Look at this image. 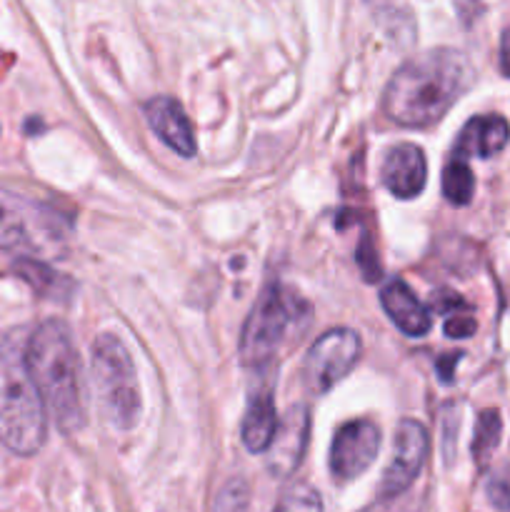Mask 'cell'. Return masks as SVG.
Segmentation results:
<instances>
[{
    "mask_svg": "<svg viewBox=\"0 0 510 512\" xmlns=\"http://www.w3.org/2000/svg\"><path fill=\"white\" fill-rule=\"evenodd\" d=\"M473 68L453 48H435L400 65L383 93V110L403 128L435 125L468 90Z\"/></svg>",
    "mask_w": 510,
    "mask_h": 512,
    "instance_id": "cell-1",
    "label": "cell"
},
{
    "mask_svg": "<svg viewBox=\"0 0 510 512\" xmlns=\"http://www.w3.org/2000/svg\"><path fill=\"white\" fill-rule=\"evenodd\" d=\"M25 365L60 433H78L85 425V388L68 325L43 320L25 343Z\"/></svg>",
    "mask_w": 510,
    "mask_h": 512,
    "instance_id": "cell-2",
    "label": "cell"
},
{
    "mask_svg": "<svg viewBox=\"0 0 510 512\" xmlns=\"http://www.w3.org/2000/svg\"><path fill=\"white\" fill-rule=\"evenodd\" d=\"M23 330L0 340V443L15 455H35L45 443V403L25 365Z\"/></svg>",
    "mask_w": 510,
    "mask_h": 512,
    "instance_id": "cell-3",
    "label": "cell"
},
{
    "mask_svg": "<svg viewBox=\"0 0 510 512\" xmlns=\"http://www.w3.org/2000/svg\"><path fill=\"white\" fill-rule=\"evenodd\" d=\"M93 388L105 423L115 430H133L140 420L138 375L130 353L115 335L100 333L93 340Z\"/></svg>",
    "mask_w": 510,
    "mask_h": 512,
    "instance_id": "cell-4",
    "label": "cell"
},
{
    "mask_svg": "<svg viewBox=\"0 0 510 512\" xmlns=\"http://www.w3.org/2000/svg\"><path fill=\"white\" fill-rule=\"evenodd\" d=\"M293 318V300L285 295L278 280H270L245 320L243 335H240V363L245 368H265L278 353Z\"/></svg>",
    "mask_w": 510,
    "mask_h": 512,
    "instance_id": "cell-5",
    "label": "cell"
},
{
    "mask_svg": "<svg viewBox=\"0 0 510 512\" xmlns=\"http://www.w3.org/2000/svg\"><path fill=\"white\" fill-rule=\"evenodd\" d=\"M60 240V218L45 205L0 188V248L48 250Z\"/></svg>",
    "mask_w": 510,
    "mask_h": 512,
    "instance_id": "cell-6",
    "label": "cell"
},
{
    "mask_svg": "<svg viewBox=\"0 0 510 512\" xmlns=\"http://www.w3.org/2000/svg\"><path fill=\"white\" fill-rule=\"evenodd\" d=\"M363 355V340L355 330L335 328L310 345L303 360V385L310 395H325L348 378Z\"/></svg>",
    "mask_w": 510,
    "mask_h": 512,
    "instance_id": "cell-7",
    "label": "cell"
},
{
    "mask_svg": "<svg viewBox=\"0 0 510 512\" xmlns=\"http://www.w3.org/2000/svg\"><path fill=\"white\" fill-rule=\"evenodd\" d=\"M380 450V428L373 420H350L340 425L330 445V475L348 483L373 465Z\"/></svg>",
    "mask_w": 510,
    "mask_h": 512,
    "instance_id": "cell-8",
    "label": "cell"
},
{
    "mask_svg": "<svg viewBox=\"0 0 510 512\" xmlns=\"http://www.w3.org/2000/svg\"><path fill=\"white\" fill-rule=\"evenodd\" d=\"M428 450V430L418 420H400L398 430H395L393 460H390L388 470L383 475V483H380V500L398 498L400 493H405L413 485V480L423 470Z\"/></svg>",
    "mask_w": 510,
    "mask_h": 512,
    "instance_id": "cell-9",
    "label": "cell"
},
{
    "mask_svg": "<svg viewBox=\"0 0 510 512\" xmlns=\"http://www.w3.org/2000/svg\"><path fill=\"white\" fill-rule=\"evenodd\" d=\"M310 438V410L308 405H293L278 423L273 443L268 448V470L275 478L285 480L300 468Z\"/></svg>",
    "mask_w": 510,
    "mask_h": 512,
    "instance_id": "cell-10",
    "label": "cell"
},
{
    "mask_svg": "<svg viewBox=\"0 0 510 512\" xmlns=\"http://www.w3.org/2000/svg\"><path fill=\"white\" fill-rule=\"evenodd\" d=\"M145 115H148V123L153 128V133L163 140L168 148H173L175 153L183 155V158H193L198 145H195V133L193 125H190L188 115H185L183 105L175 98L168 95H160L153 98L145 105Z\"/></svg>",
    "mask_w": 510,
    "mask_h": 512,
    "instance_id": "cell-11",
    "label": "cell"
},
{
    "mask_svg": "<svg viewBox=\"0 0 510 512\" xmlns=\"http://www.w3.org/2000/svg\"><path fill=\"white\" fill-rule=\"evenodd\" d=\"M428 180V163L418 145H395L383 163V183L395 198L410 200L420 195Z\"/></svg>",
    "mask_w": 510,
    "mask_h": 512,
    "instance_id": "cell-12",
    "label": "cell"
},
{
    "mask_svg": "<svg viewBox=\"0 0 510 512\" xmlns=\"http://www.w3.org/2000/svg\"><path fill=\"white\" fill-rule=\"evenodd\" d=\"M380 303L388 318L398 325L400 333L410 335V338H420L430 330L433 320H430V310L418 300V295L408 288L400 278L388 280L380 290Z\"/></svg>",
    "mask_w": 510,
    "mask_h": 512,
    "instance_id": "cell-13",
    "label": "cell"
},
{
    "mask_svg": "<svg viewBox=\"0 0 510 512\" xmlns=\"http://www.w3.org/2000/svg\"><path fill=\"white\" fill-rule=\"evenodd\" d=\"M510 125L508 120L500 115H475L465 123L460 130L458 140H455V155L453 158H493L500 150L508 145Z\"/></svg>",
    "mask_w": 510,
    "mask_h": 512,
    "instance_id": "cell-14",
    "label": "cell"
},
{
    "mask_svg": "<svg viewBox=\"0 0 510 512\" xmlns=\"http://www.w3.org/2000/svg\"><path fill=\"white\" fill-rule=\"evenodd\" d=\"M278 413H275L273 393L258 390L250 400L243 418V443L250 453H265L278 433Z\"/></svg>",
    "mask_w": 510,
    "mask_h": 512,
    "instance_id": "cell-15",
    "label": "cell"
},
{
    "mask_svg": "<svg viewBox=\"0 0 510 512\" xmlns=\"http://www.w3.org/2000/svg\"><path fill=\"white\" fill-rule=\"evenodd\" d=\"M13 270L30 285V288L35 290V293L45 295V298L63 300L73 293V283H70V278L55 273L50 265L40 263V260L20 258L18 263L13 265Z\"/></svg>",
    "mask_w": 510,
    "mask_h": 512,
    "instance_id": "cell-16",
    "label": "cell"
},
{
    "mask_svg": "<svg viewBox=\"0 0 510 512\" xmlns=\"http://www.w3.org/2000/svg\"><path fill=\"white\" fill-rule=\"evenodd\" d=\"M443 193L453 205H468L475 193V175L465 160L453 158L443 170Z\"/></svg>",
    "mask_w": 510,
    "mask_h": 512,
    "instance_id": "cell-17",
    "label": "cell"
},
{
    "mask_svg": "<svg viewBox=\"0 0 510 512\" xmlns=\"http://www.w3.org/2000/svg\"><path fill=\"white\" fill-rule=\"evenodd\" d=\"M500 433H503V420H500L498 410H483L478 415L473 435V458L478 463H485L493 455V450L500 443Z\"/></svg>",
    "mask_w": 510,
    "mask_h": 512,
    "instance_id": "cell-18",
    "label": "cell"
},
{
    "mask_svg": "<svg viewBox=\"0 0 510 512\" xmlns=\"http://www.w3.org/2000/svg\"><path fill=\"white\" fill-rule=\"evenodd\" d=\"M275 512H323V500L315 488L305 483H295L280 498Z\"/></svg>",
    "mask_w": 510,
    "mask_h": 512,
    "instance_id": "cell-19",
    "label": "cell"
},
{
    "mask_svg": "<svg viewBox=\"0 0 510 512\" xmlns=\"http://www.w3.org/2000/svg\"><path fill=\"white\" fill-rule=\"evenodd\" d=\"M248 485L243 480H230L215 498L213 512H245L248 508Z\"/></svg>",
    "mask_w": 510,
    "mask_h": 512,
    "instance_id": "cell-20",
    "label": "cell"
},
{
    "mask_svg": "<svg viewBox=\"0 0 510 512\" xmlns=\"http://www.w3.org/2000/svg\"><path fill=\"white\" fill-rule=\"evenodd\" d=\"M485 493H488L490 505L500 512H510V480L493 478L485 485Z\"/></svg>",
    "mask_w": 510,
    "mask_h": 512,
    "instance_id": "cell-21",
    "label": "cell"
},
{
    "mask_svg": "<svg viewBox=\"0 0 510 512\" xmlns=\"http://www.w3.org/2000/svg\"><path fill=\"white\" fill-rule=\"evenodd\" d=\"M355 258H358V263L363 265L365 278H368V283H375V280L380 278V265H378V258H375L373 248H370V238H368V235H365V238H363V248L358 250V255H355Z\"/></svg>",
    "mask_w": 510,
    "mask_h": 512,
    "instance_id": "cell-22",
    "label": "cell"
},
{
    "mask_svg": "<svg viewBox=\"0 0 510 512\" xmlns=\"http://www.w3.org/2000/svg\"><path fill=\"white\" fill-rule=\"evenodd\" d=\"M475 328H478V325H475L473 318H458V315H450V318L445 320V335L455 340L470 338V335H475Z\"/></svg>",
    "mask_w": 510,
    "mask_h": 512,
    "instance_id": "cell-23",
    "label": "cell"
},
{
    "mask_svg": "<svg viewBox=\"0 0 510 512\" xmlns=\"http://www.w3.org/2000/svg\"><path fill=\"white\" fill-rule=\"evenodd\" d=\"M433 308L445 313V310H453V308H468L463 298L458 293H450V290H440L438 295H433Z\"/></svg>",
    "mask_w": 510,
    "mask_h": 512,
    "instance_id": "cell-24",
    "label": "cell"
},
{
    "mask_svg": "<svg viewBox=\"0 0 510 512\" xmlns=\"http://www.w3.org/2000/svg\"><path fill=\"white\" fill-rule=\"evenodd\" d=\"M460 358H463V353H448L438 360V373H440V380H443L445 385L453 383V370H455V365H458Z\"/></svg>",
    "mask_w": 510,
    "mask_h": 512,
    "instance_id": "cell-25",
    "label": "cell"
},
{
    "mask_svg": "<svg viewBox=\"0 0 510 512\" xmlns=\"http://www.w3.org/2000/svg\"><path fill=\"white\" fill-rule=\"evenodd\" d=\"M500 70L510 75V28L505 30L503 40H500Z\"/></svg>",
    "mask_w": 510,
    "mask_h": 512,
    "instance_id": "cell-26",
    "label": "cell"
}]
</instances>
